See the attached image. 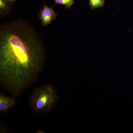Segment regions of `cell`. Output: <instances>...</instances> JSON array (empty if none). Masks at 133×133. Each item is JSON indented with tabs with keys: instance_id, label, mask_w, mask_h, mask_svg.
Listing matches in <instances>:
<instances>
[{
	"instance_id": "obj_3",
	"label": "cell",
	"mask_w": 133,
	"mask_h": 133,
	"mask_svg": "<svg viewBox=\"0 0 133 133\" xmlns=\"http://www.w3.org/2000/svg\"><path fill=\"white\" fill-rule=\"evenodd\" d=\"M53 6L50 7L44 3L42 9L39 12L38 17L43 26H49L56 20L58 13L53 9Z\"/></svg>"
},
{
	"instance_id": "obj_6",
	"label": "cell",
	"mask_w": 133,
	"mask_h": 133,
	"mask_svg": "<svg viewBox=\"0 0 133 133\" xmlns=\"http://www.w3.org/2000/svg\"><path fill=\"white\" fill-rule=\"evenodd\" d=\"M105 4V0H89V6L92 10L103 8Z\"/></svg>"
},
{
	"instance_id": "obj_1",
	"label": "cell",
	"mask_w": 133,
	"mask_h": 133,
	"mask_svg": "<svg viewBox=\"0 0 133 133\" xmlns=\"http://www.w3.org/2000/svg\"><path fill=\"white\" fill-rule=\"evenodd\" d=\"M45 49L41 36L18 19L0 27V84L17 97L36 80L43 69Z\"/></svg>"
},
{
	"instance_id": "obj_2",
	"label": "cell",
	"mask_w": 133,
	"mask_h": 133,
	"mask_svg": "<svg viewBox=\"0 0 133 133\" xmlns=\"http://www.w3.org/2000/svg\"><path fill=\"white\" fill-rule=\"evenodd\" d=\"M58 100L56 88L50 84L44 85L35 88L29 98L32 109L39 113H47L52 110Z\"/></svg>"
},
{
	"instance_id": "obj_7",
	"label": "cell",
	"mask_w": 133,
	"mask_h": 133,
	"mask_svg": "<svg viewBox=\"0 0 133 133\" xmlns=\"http://www.w3.org/2000/svg\"><path fill=\"white\" fill-rule=\"evenodd\" d=\"M53 1L55 2L54 5L56 4H59V5H63L66 9L70 8L75 3L74 0H53Z\"/></svg>"
},
{
	"instance_id": "obj_8",
	"label": "cell",
	"mask_w": 133,
	"mask_h": 133,
	"mask_svg": "<svg viewBox=\"0 0 133 133\" xmlns=\"http://www.w3.org/2000/svg\"><path fill=\"white\" fill-rule=\"evenodd\" d=\"M8 1H9L10 2L13 3L16 0H8Z\"/></svg>"
},
{
	"instance_id": "obj_5",
	"label": "cell",
	"mask_w": 133,
	"mask_h": 133,
	"mask_svg": "<svg viewBox=\"0 0 133 133\" xmlns=\"http://www.w3.org/2000/svg\"><path fill=\"white\" fill-rule=\"evenodd\" d=\"M13 3L8 0H0V16L3 18L10 13Z\"/></svg>"
},
{
	"instance_id": "obj_4",
	"label": "cell",
	"mask_w": 133,
	"mask_h": 133,
	"mask_svg": "<svg viewBox=\"0 0 133 133\" xmlns=\"http://www.w3.org/2000/svg\"><path fill=\"white\" fill-rule=\"evenodd\" d=\"M16 102L15 98L9 97L2 94H0V112L4 113L14 107Z\"/></svg>"
}]
</instances>
